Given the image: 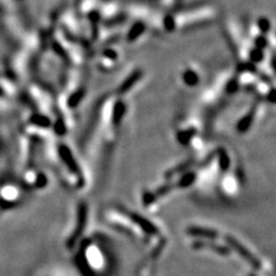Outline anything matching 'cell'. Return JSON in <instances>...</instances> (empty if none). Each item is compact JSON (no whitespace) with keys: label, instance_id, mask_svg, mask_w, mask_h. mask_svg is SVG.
<instances>
[{"label":"cell","instance_id":"cell-1","mask_svg":"<svg viewBox=\"0 0 276 276\" xmlns=\"http://www.w3.org/2000/svg\"><path fill=\"white\" fill-rule=\"evenodd\" d=\"M226 241H227V243H228L231 248H233L235 251L238 253V255H241L242 257H243V259L248 261V263L251 265L253 268H256V270H260L261 268L260 261L258 260V258H256V257L245 248V246L242 245L240 242H237L234 237H231V236H227Z\"/></svg>","mask_w":276,"mask_h":276},{"label":"cell","instance_id":"cell-2","mask_svg":"<svg viewBox=\"0 0 276 276\" xmlns=\"http://www.w3.org/2000/svg\"><path fill=\"white\" fill-rule=\"evenodd\" d=\"M193 246H195V248H197V249L208 248L210 250H213L214 252L219 253V255H222V256L229 255V250L228 249L222 248V246L216 245V244H213V243H208V242H197V243L193 244Z\"/></svg>","mask_w":276,"mask_h":276},{"label":"cell","instance_id":"cell-3","mask_svg":"<svg viewBox=\"0 0 276 276\" xmlns=\"http://www.w3.org/2000/svg\"><path fill=\"white\" fill-rule=\"evenodd\" d=\"M188 233L190 235H192V236L205 237V238H210V240H213V238H215L216 236H218V234H216L214 230L205 229V228H196V227H193V228H190L188 230Z\"/></svg>","mask_w":276,"mask_h":276},{"label":"cell","instance_id":"cell-4","mask_svg":"<svg viewBox=\"0 0 276 276\" xmlns=\"http://www.w3.org/2000/svg\"><path fill=\"white\" fill-rule=\"evenodd\" d=\"M252 276H253V275H252Z\"/></svg>","mask_w":276,"mask_h":276}]
</instances>
